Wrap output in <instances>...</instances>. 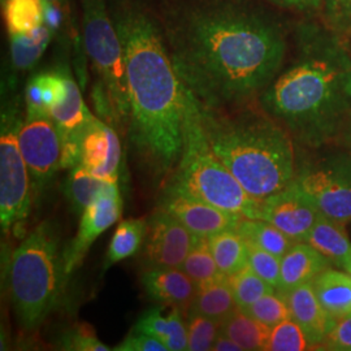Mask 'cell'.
<instances>
[{
	"mask_svg": "<svg viewBox=\"0 0 351 351\" xmlns=\"http://www.w3.org/2000/svg\"><path fill=\"white\" fill-rule=\"evenodd\" d=\"M149 223L146 219H126L123 220L113 233L104 259V271L113 264L120 263L138 252L147 237Z\"/></svg>",
	"mask_w": 351,
	"mask_h": 351,
	"instance_id": "cell-26",
	"label": "cell"
},
{
	"mask_svg": "<svg viewBox=\"0 0 351 351\" xmlns=\"http://www.w3.org/2000/svg\"><path fill=\"white\" fill-rule=\"evenodd\" d=\"M199 107L213 152L251 198L263 201L294 181L293 141L275 119L252 112L226 114L201 101Z\"/></svg>",
	"mask_w": 351,
	"mask_h": 351,
	"instance_id": "cell-4",
	"label": "cell"
},
{
	"mask_svg": "<svg viewBox=\"0 0 351 351\" xmlns=\"http://www.w3.org/2000/svg\"><path fill=\"white\" fill-rule=\"evenodd\" d=\"M186 326L189 351L213 350V342L220 335V322H216L194 310H189Z\"/></svg>",
	"mask_w": 351,
	"mask_h": 351,
	"instance_id": "cell-34",
	"label": "cell"
},
{
	"mask_svg": "<svg viewBox=\"0 0 351 351\" xmlns=\"http://www.w3.org/2000/svg\"><path fill=\"white\" fill-rule=\"evenodd\" d=\"M53 32L42 25L33 32L23 34H10L11 62L17 71H29L39 62L50 45Z\"/></svg>",
	"mask_w": 351,
	"mask_h": 351,
	"instance_id": "cell-28",
	"label": "cell"
},
{
	"mask_svg": "<svg viewBox=\"0 0 351 351\" xmlns=\"http://www.w3.org/2000/svg\"><path fill=\"white\" fill-rule=\"evenodd\" d=\"M3 11L8 34L29 33L46 23L43 0H4Z\"/></svg>",
	"mask_w": 351,
	"mask_h": 351,
	"instance_id": "cell-31",
	"label": "cell"
},
{
	"mask_svg": "<svg viewBox=\"0 0 351 351\" xmlns=\"http://www.w3.org/2000/svg\"><path fill=\"white\" fill-rule=\"evenodd\" d=\"M295 182L326 217L351 221V152H329L302 164Z\"/></svg>",
	"mask_w": 351,
	"mask_h": 351,
	"instance_id": "cell-9",
	"label": "cell"
},
{
	"mask_svg": "<svg viewBox=\"0 0 351 351\" xmlns=\"http://www.w3.org/2000/svg\"><path fill=\"white\" fill-rule=\"evenodd\" d=\"M121 143L112 126L93 116L82 137L81 164L101 181L117 182Z\"/></svg>",
	"mask_w": 351,
	"mask_h": 351,
	"instance_id": "cell-15",
	"label": "cell"
},
{
	"mask_svg": "<svg viewBox=\"0 0 351 351\" xmlns=\"http://www.w3.org/2000/svg\"><path fill=\"white\" fill-rule=\"evenodd\" d=\"M239 308L226 276L198 287L195 298L190 307V310L220 323Z\"/></svg>",
	"mask_w": 351,
	"mask_h": 351,
	"instance_id": "cell-23",
	"label": "cell"
},
{
	"mask_svg": "<svg viewBox=\"0 0 351 351\" xmlns=\"http://www.w3.org/2000/svg\"><path fill=\"white\" fill-rule=\"evenodd\" d=\"M123 201L117 182H106L99 195L81 213L75 239L63 251L64 274L68 277L82 264L95 239L121 216Z\"/></svg>",
	"mask_w": 351,
	"mask_h": 351,
	"instance_id": "cell-11",
	"label": "cell"
},
{
	"mask_svg": "<svg viewBox=\"0 0 351 351\" xmlns=\"http://www.w3.org/2000/svg\"><path fill=\"white\" fill-rule=\"evenodd\" d=\"M141 284L151 301L165 307H177L188 315L198 287L177 267L149 265L141 276Z\"/></svg>",
	"mask_w": 351,
	"mask_h": 351,
	"instance_id": "cell-16",
	"label": "cell"
},
{
	"mask_svg": "<svg viewBox=\"0 0 351 351\" xmlns=\"http://www.w3.org/2000/svg\"><path fill=\"white\" fill-rule=\"evenodd\" d=\"M326 256L330 263L345 268L351 259V242L345 226L324 216H319L306 241Z\"/></svg>",
	"mask_w": 351,
	"mask_h": 351,
	"instance_id": "cell-21",
	"label": "cell"
},
{
	"mask_svg": "<svg viewBox=\"0 0 351 351\" xmlns=\"http://www.w3.org/2000/svg\"><path fill=\"white\" fill-rule=\"evenodd\" d=\"M59 348L71 351H108L106 343L97 337L94 329L88 324L75 326L66 330L59 341Z\"/></svg>",
	"mask_w": 351,
	"mask_h": 351,
	"instance_id": "cell-38",
	"label": "cell"
},
{
	"mask_svg": "<svg viewBox=\"0 0 351 351\" xmlns=\"http://www.w3.org/2000/svg\"><path fill=\"white\" fill-rule=\"evenodd\" d=\"M147 223L145 252L149 265L180 268L199 236L193 234L172 215L159 208Z\"/></svg>",
	"mask_w": 351,
	"mask_h": 351,
	"instance_id": "cell-14",
	"label": "cell"
},
{
	"mask_svg": "<svg viewBox=\"0 0 351 351\" xmlns=\"http://www.w3.org/2000/svg\"><path fill=\"white\" fill-rule=\"evenodd\" d=\"M272 1L285 7H294L298 10L316 8L322 4V0H272Z\"/></svg>",
	"mask_w": 351,
	"mask_h": 351,
	"instance_id": "cell-43",
	"label": "cell"
},
{
	"mask_svg": "<svg viewBox=\"0 0 351 351\" xmlns=\"http://www.w3.org/2000/svg\"><path fill=\"white\" fill-rule=\"evenodd\" d=\"M84 39L99 88L112 106L117 123H129L130 103L123 43L106 0H81Z\"/></svg>",
	"mask_w": 351,
	"mask_h": 351,
	"instance_id": "cell-7",
	"label": "cell"
},
{
	"mask_svg": "<svg viewBox=\"0 0 351 351\" xmlns=\"http://www.w3.org/2000/svg\"><path fill=\"white\" fill-rule=\"evenodd\" d=\"M315 294L328 314L336 320L351 313V275L326 268L313 281Z\"/></svg>",
	"mask_w": 351,
	"mask_h": 351,
	"instance_id": "cell-20",
	"label": "cell"
},
{
	"mask_svg": "<svg viewBox=\"0 0 351 351\" xmlns=\"http://www.w3.org/2000/svg\"><path fill=\"white\" fill-rule=\"evenodd\" d=\"M107 181H101L90 173L84 164L78 163L69 169L64 191L71 207L81 216L88 206L95 201Z\"/></svg>",
	"mask_w": 351,
	"mask_h": 351,
	"instance_id": "cell-30",
	"label": "cell"
},
{
	"mask_svg": "<svg viewBox=\"0 0 351 351\" xmlns=\"http://www.w3.org/2000/svg\"><path fill=\"white\" fill-rule=\"evenodd\" d=\"M113 350L116 351H168L167 346L150 335L138 330H132L124 341H121Z\"/></svg>",
	"mask_w": 351,
	"mask_h": 351,
	"instance_id": "cell-40",
	"label": "cell"
},
{
	"mask_svg": "<svg viewBox=\"0 0 351 351\" xmlns=\"http://www.w3.org/2000/svg\"><path fill=\"white\" fill-rule=\"evenodd\" d=\"M343 271H346L348 274H350L351 275V259L346 263V265H345V268H343Z\"/></svg>",
	"mask_w": 351,
	"mask_h": 351,
	"instance_id": "cell-45",
	"label": "cell"
},
{
	"mask_svg": "<svg viewBox=\"0 0 351 351\" xmlns=\"http://www.w3.org/2000/svg\"><path fill=\"white\" fill-rule=\"evenodd\" d=\"M271 329L239 308L221 323L220 332L237 342L242 350L259 351L265 350Z\"/></svg>",
	"mask_w": 351,
	"mask_h": 351,
	"instance_id": "cell-27",
	"label": "cell"
},
{
	"mask_svg": "<svg viewBox=\"0 0 351 351\" xmlns=\"http://www.w3.org/2000/svg\"><path fill=\"white\" fill-rule=\"evenodd\" d=\"M164 307L162 304L145 311L133 329L162 341L168 351L188 350V326L182 311L172 307L165 314Z\"/></svg>",
	"mask_w": 351,
	"mask_h": 351,
	"instance_id": "cell-19",
	"label": "cell"
},
{
	"mask_svg": "<svg viewBox=\"0 0 351 351\" xmlns=\"http://www.w3.org/2000/svg\"><path fill=\"white\" fill-rule=\"evenodd\" d=\"M180 268L194 281L197 287L224 276L213 259L207 237H198Z\"/></svg>",
	"mask_w": 351,
	"mask_h": 351,
	"instance_id": "cell-32",
	"label": "cell"
},
{
	"mask_svg": "<svg viewBox=\"0 0 351 351\" xmlns=\"http://www.w3.org/2000/svg\"><path fill=\"white\" fill-rule=\"evenodd\" d=\"M298 62L262 93L267 114L285 126L290 137L319 149L350 124L351 56L339 36L304 26Z\"/></svg>",
	"mask_w": 351,
	"mask_h": 351,
	"instance_id": "cell-3",
	"label": "cell"
},
{
	"mask_svg": "<svg viewBox=\"0 0 351 351\" xmlns=\"http://www.w3.org/2000/svg\"><path fill=\"white\" fill-rule=\"evenodd\" d=\"M111 14L124 49L130 142L154 175H167L184 146V84L147 13L137 4L114 1Z\"/></svg>",
	"mask_w": 351,
	"mask_h": 351,
	"instance_id": "cell-2",
	"label": "cell"
},
{
	"mask_svg": "<svg viewBox=\"0 0 351 351\" xmlns=\"http://www.w3.org/2000/svg\"><path fill=\"white\" fill-rule=\"evenodd\" d=\"M324 345L329 350L351 351V313L337 320Z\"/></svg>",
	"mask_w": 351,
	"mask_h": 351,
	"instance_id": "cell-41",
	"label": "cell"
},
{
	"mask_svg": "<svg viewBox=\"0 0 351 351\" xmlns=\"http://www.w3.org/2000/svg\"><path fill=\"white\" fill-rule=\"evenodd\" d=\"M66 276L63 252L49 223L38 226L14 249L8 264V289L20 326L34 330L56 307Z\"/></svg>",
	"mask_w": 351,
	"mask_h": 351,
	"instance_id": "cell-6",
	"label": "cell"
},
{
	"mask_svg": "<svg viewBox=\"0 0 351 351\" xmlns=\"http://www.w3.org/2000/svg\"><path fill=\"white\" fill-rule=\"evenodd\" d=\"M322 215L295 180L287 188L259 202L256 219L276 226L295 242H306Z\"/></svg>",
	"mask_w": 351,
	"mask_h": 351,
	"instance_id": "cell-12",
	"label": "cell"
},
{
	"mask_svg": "<svg viewBox=\"0 0 351 351\" xmlns=\"http://www.w3.org/2000/svg\"><path fill=\"white\" fill-rule=\"evenodd\" d=\"M345 138H346V142H348V145L350 146L351 149V123L345 130Z\"/></svg>",
	"mask_w": 351,
	"mask_h": 351,
	"instance_id": "cell-44",
	"label": "cell"
},
{
	"mask_svg": "<svg viewBox=\"0 0 351 351\" xmlns=\"http://www.w3.org/2000/svg\"><path fill=\"white\" fill-rule=\"evenodd\" d=\"M45 1H51V3H58V4H66V0H45Z\"/></svg>",
	"mask_w": 351,
	"mask_h": 351,
	"instance_id": "cell-46",
	"label": "cell"
},
{
	"mask_svg": "<svg viewBox=\"0 0 351 351\" xmlns=\"http://www.w3.org/2000/svg\"><path fill=\"white\" fill-rule=\"evenodd\" d=\"M19 143L30 173L33 197H37L60 169L63 149L60 132L49 114H26Z\"/></svg>",
	"mask_w": 351,
	"mask_h": 351,
	"instance_id": "cell-10",
	"label": "cell"
},
{
	"mask_svg": "<svg viewBox=\"0 0 351 351\" xmlns=\"http://www.w3.org/2000/svg\"><path fill=\"white\" fill-rule=\"evenodd\" d=\"M247 265L258 276L262 277L264 281L277 290L280 284L281 258L251 243H247Z\"/></svg>",
	"mask_w": 351,
	"mask_h": 351,
	"instance_id": "cell-37",
	"label": "cell"
},
{
	"mask_svg": "<svg viewBox=\"0 0 351 351\" xmlns=\"http://www.w3.org/2000/svg\"><path fill=\"white\" fill-rule=\"evenodd\" d=\"M237 232L247 243L255 245L278 258H282L297 243L276 226L258 219L243 217Z\"/></svg>",
	"mask_w": 351,
	"mask_h": 351,
	"instance_id": "cell-29",
	"label": "cell"
},
{
	"mask_svg": "<svg viewBox=\"0 0 351 351\" xmlns=\"http://www.w3.org/2000/svg\"><path fill=\"white\" fill-rule=\"evenodd\" d=\"M307 349H311V343L301 326L291 317L271 329L265 346L267 351H303Z\"/></svg>",
	"mask_w": 351,
	"mask_h": 351,
	"instance_id": "cell-36",
	"label": "cell"
},
{
	"mask_svg": "<svg viewBox=\"0 0 351 351\" xmlns=\"http://www.w3.org/2000/svg\"><path fill=\"white\" fill-rule=\"evenodd\" d=\"M287 295L290 317L301 326L311 346L324 345L337 320L320 304L313 282L290 290Z\"/></svg>",
	"mask_w": 351,
	"mask_h": 351,
	"instance_id": "cell-17",
	"label": "cell"
},
{
	"mask_svg": "<svg viewBox=\"0 0 351 351\" xmlns=\"http://www.w3.org/2000/svg\"><path fill=\"white\" fill-rule=\"evenodd\" d=\"M162 20L181 82L211 108L237 106L263 93L285 58L276 21L239 0H172Z\"/></svg>",
	"mask_w": 351,
	"mask_h": 351,
	"instance_id": "cell-1",
	"label": "cell"
},
{
	"mask_svg": "<svg viewBox=\"0 0 351 351\" xmlns=\"http://www.w3.org/2000/svg\"><path fill=\"white\" fill-rule=\"evenodd\" d=\"M326 20L336 32L351 29V0H324Z\"/></svg>",
	"mask_w": 351,
	"mask_h": 351,
	"instance_id": "cell-39",
	"label": "cell"
},
{
	"mask_svg": "<svg viewBox=\"0 0 351 351\" xmlns=\"http://www.w3.org/2000/svg\"><path fill=\"white\" fill-rule=\"evenodd\" d=\"M243 311L269 328L290 317L287 295L278 290L265 294Z\"/></svg>",
	"mask_w": 351,
	"mask_h": 351,
	"instance_id": "cell-35",
	"label": "cell"
},
{
	"mask_svg": "<svg viewBox=\"0 0 351 351\" xmlns=\"http://www.w3.org/2000/svg\"><path fill=\"white\" fill-rule=\"evenodd\" d=\"M159 210L172 215L181 224L199 237H210L216 233L237 229L243 216L229 213L201 201L184 189L168 182L163 189Z\"/></svg>",
	"mask_w": 351,
	"mask_h": 351,
	"instance_id": "cell-13",
	"label": "cell"
},
{
	"mask_svg": "<svg viewBox=\"0 0 351 351\" xmlns=\"http://www.w3.org/2000/svg\"><path fill=\"white\" fill-rule=\"evenodd\" d=\"M19 106H8L1 113L0 129V226L8 234L23 237V226L32 210L33 189L19 134L23 125Z\"/></svg>",
	"mask_w": 351,
	"mask_h": 351,
	"instance_id": "cell-8",
	"label": "cell"
},
{
	"mask_svg": "<svg viewBox=\"0 0 351 351\" xmlns=\"http://www.w3.org/2000/svg\"><path fill=\"white\" fill-rule=\"evenodd\" d=\"M207 239L221 275L232 276L247 265V243L237 229L224 230Z\"/></svg>",
	"mask_w": 351,
	"mask_h": 351,
	"instance_id": "cell-25",
	"label": "cell"
},
{
	"mask_svg": "<svg viewBox=\"0 0 351 351\" xmlns=\"http://www.w3.org/2000/svg\"><path fill=\"white\" fill-rule=\"evenodd\" d=\"M184 101V146L169 182L221 210L256 219L259 202L213 152L202 124L199 101L185 85Z\"/></svg>",
	"mask_w": 351,
	"mask_h": 351,
	"instance_id": "cell-5",
	"label": "cell"
},
{
	"mask_svg": "<svg viewBox=\"0 0 351 351\" xmlns=\"http://www.w3.org/2000/svg\"><path fill=\"white\" fill-rule=\"evenodd\" d=\"M228 281L241 310H246L265 294L276 290L267 281H264L262 277L258 276L249 265H246L237 274L228 277Z\"/></svg>",
	"mask_w": 351,
	"mask_h": 351,
	"instance_id": "cell-33",
	"label": "cell"
},
{
	"mask_svg": "<svg viewBox=\"0 0 351 351\" xmlns=\"http://www.w3.org/2000/svg\"><path fill=\"white\" fill-rule=\"evenodd\" d=\"M213 351H243L237 342L229 339L224 333L220 332L216 341L213 342Z\"/></svg>",
	"mask_w": 351,
	"mask_h": 351,
	"instance_id": "cell-42",
	"label": "cell"
},
{
	"mask_svg": "<svg viewBox=\"0 0 351 351\" xmlns=\"http://www.w3.org/2000/svg\"><path fill=\"white\" fill-rule=\"evenodd\" d=\"M65 80L66 93L64 95L63 101L51 108L49 112L51 119L58 126L62 138L86 125L93 116L84 101L82 94L75 80L68 72H65Z\"/></svg>",
	"mask_w": 351,
	"mask_h": 351,
	"instance_id": "cell-24",
	"label": "cell"
},
{
	"mask_svg": "<svg viewBox=\"0 0 351 351\" xmlns=\"http://www.w3.org/2000/svg\"><path fill=\"white\" fill-rule=\"evenodd\" d=\"M330 261L307 242H297L281 258L278 291L287 294L303 284L313 282L326 268Z\"/></svg>",
	"mask_w": 351,
	"mask_h": 351,
	"instance_id": "cell-18",
	"label": "cell"
},
{
	"mask_svg": "<svg viewBox=\"0 0 351 351\" xmlns=\"http://www.w3.org/2000/svg\"><path fill=\"white\" fill-rule=\"evenodd\" d=\"M65 93V72H43L33 75L25 88L26 114H49L51 108L63 101Z\"/></svg>",
	"mask_w": 351,
	"mask_h": 351,
	"instance_id": "cell-22",
	"label": "cell"
}]
</instances>
